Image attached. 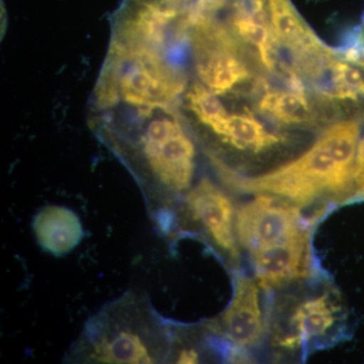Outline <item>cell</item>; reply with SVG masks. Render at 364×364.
<instances>
[{"mask_svg": "<svg viewBox=\"0 0 364 364\" xmlns=\"http://www.w3.org/2000/svg\"><path fill=\"white\" fill-rule=\"evenodd\" d=\"M166 325L142 291H127L86 322L67 360L74 363H161L169 358Z\"/></svg>", "mask_w": 364, "mask_h": 364, "instance_id": "1", "label": "cell"}, {"mask_svg": "<svg viewBox=\"0 0 364 364\" xmlns=\"http://www.w3.org/2000/svg\"><path fill=\"white\" fill-rule=\"evenodd\" d=\"M157 109V107H156ZM133 138L114 141V147L133 165L150 200L181 193L191 188L196 170V147L171 109L154 114Z\"/></svg>", "mask_w": 364, "mask_h": 364, "instance_id": "2", "label": "cell"}, {"mask_svg": "<svg viewBox=\"0 0 364 364\" xmlns=\"http://www.w3.org/2000/svg\"><path fill=\"white\" fill-rule=\"evenodd\" d=\"M298 207L280 196L257 193L237 210L239 244L250 253L306 232Z\"/></svg>", "mask_w": 364, "mask_h": 364, "instance_id": "3", "label": "cell"}, {"mask_svg": "<svg viewBox=\"0 0 364 364\" xmlns=\"http://www.w3.org/2000/svg\"><path fill=\"white\" fill-rule=\"evenodd\" d=\"M188 214L208 234L215 247L238 260V244L235 229V208L229 196L207 177L191 189L186 196Z\"/></svg>", "mask_w": 364, "mask_h": 364, "instance_id": "4", "label": "cell"}, {"mask_svg": "<svg viewBox=\"0 0 364 364\" xmlns=\"http://www.w3.org/2000/svg\"><path fill=\"white\" fill-rule=\"evenodd\" d=\"M215 330L238 346H254L260 341L264 325L256 280L243 274L236 277L233 298L220 316Z\"/></svg>", "mask_w": 364, "mask_h": 364, "instance_id": "5", "label": "cell"}, {"mask_svg": "<svg viewBox=\"0 0 364 364\" xmlns=\"http://www.w3.org/2000/svg\"><path fill=\"white\" fill-rule=\"evenodd\" d=\"M258 284L277 287L305 277L310 260L306 232L250 252Z\"/></svg>", "mask_w": 364, "mask_h": 364, "instance_id": "6", "label": "cell"}, {"mask_svg": "<svg viewBox=\"0 0 364 364\" xmlns=\"http://www.w3.org/2000/svg\"><path fill=\"white\" fill-rule=\"evenodd\" d=\"M33 230L41 247L54 256L71 252L85 237L77 214L61 205L42 208L33 219Z\"/></svg>", "mask_w": 364, "mask_h": 364, "instance_id": "7", "label": "cell"}, {"mask_svg": "<svg viewBox=\"0 0 364 364\" xmlns=\"http://www.w3.org/2000/svg\"><path fill=\"white\" fill-rule=\"evenodd\" d=\"M339 306L329 294L304 301L291 318L294 333L279 342L282 346L296 347L323 336L336 323Z\"/></svg>", "mask_w": 364, "mask_h": 364, "instance_id": "8", "label": "cell"}, {"mask_svg": "<svg viewBox=\"0 0 364 364\" xmlns=\"http://www.w3.org/2000/svg\"><path fill=\"white\" fill-rule=\"evenodd\" d=\"M213 133L235 149L254 153L267 150L280 142L279 136L267 131L249 112L228 114Z\"/></svg>", "mask_w": 364, "mask_h": 364, "instance_id": "9", "label": "cell"}, {"mask_svg": "<svg viewBox=\"0 0 364 364\" xmlns=\"http://www.w3.org/2000/svg\"><path fill=\"white\" fill-rule=\"evenodd\" d=\"M316 92L329 100H364V69L333 57L324 70L311 82Z\"/></svg>", "mask_w": 364, "mask_h": 364, "instance_id": "10", "label": "cell"}, {"mask_svg": "<svg viewBox=\"0 0 364 364\" xmlns=\"http://www.w3.org/2000/svg\"><path fill=\"white\" fill-rule=\"evenodd\" d=\"M259 109L282 124H312L314 122L306 93L267 90L260 100Z\"/></svg>", "mask_w": 364, "mask_h": 364, "instance_id": "11", "label": "cell"}, {"mask_svg": "<svg viewBox=\"0 0 364 364\" xmlns=\"http://www.w3.org/2000/svg\"><path fill=\"white\" fill-rule=\"evenodd\" d=\"M268 9L272 33L280 42L299 47L318 39L291 0H268Z\"/></svg>", "mask_w": 364, "mask_h": 364, "instance_id": "12", "label": "cell"}, {"mask_svg": "<svg viewBox=\"0 0 364 364\" xmlns=\"http://www.w3.org/2000/svg\"><path fill=\"white\" fill-rule=\"evenodd\" d=\"M360 128L354 119L332 124L320 136V140L329 148L333 156L347 170L353 173L358 154Z\"/></svg>", "mask_w": 364, "mask_h": 364, "instance_id": "13", "label": "cell"}, {"mask_svg": "<svg viewBox=\"0 0 364 364\" xmlns=\"http://www.w3.org/2000/svg\"><path fill=\"white\" fill-rule=\"evenodd\" d=\"M189 109L200 124L214 131L228 117V112L215 93L202 83H195L186 93Z\"/></svg>", "mask_w": 364, "mask_h": 364, "instance_id": "14", "label": "cell"}, {"mask_svg": "<svg viewBox=\"0 0 364 364\" xmlns=\"http://www.w3.org/2000/svg\"><path fill=\"white\" fill-rule=\"evenodd\" d=\"M334 54L338 58L364 69V20L363 25L353 30L337 48Z\"/></svg>", "mask_w": 364, "mask_h": 364, "instance_id": "15", "label": "cell"}]
</instances>
